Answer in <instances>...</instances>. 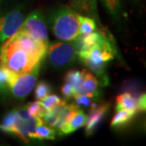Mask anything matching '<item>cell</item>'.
I'll list each match as a JSON object with an SVG mask.
<instances>
[{
	"label": "cell",
	"instance_id": "obj_1",
	"mask_svg": "<svg viewBox=\"0 0 146 146\" xmlns=\"http://www.w3.org/2000/svg\"><path fill=\"white\" fill-rule=\"evenodd\" d=\"M41 63V60L18 46L11 37L0 45L1 67L10 74L21 75L29 72Z\"/></svg>",
	"mask_w": 146,
	"mask_h": 146
},
{
	"label": "cell",
	"instance_id": "obj_2",
	"mask_svg": "<svg viewBox=\"0 0 146 146\" xmlns=\"http://www.w3.org/2000/svg\"><path fill=\"white\" fill-rule=\"evenodd\" d=\"M50 31L63 42H73L80 34L78 13L70 7H60L53 10L48 18Z\"/></svg>",
	"mask_w": 146,
	"mask_h": 146
},
{
	"label": "cell",
	"instance_id": "obj_3",
	"mask_svg": "<svg viewBox=\"0 0 146 146\" xmlns=\"http://www.w3.org/2000/svg\"><path fill=\"white\" fill-rule=\"evenodd\" d=\"M115 47L111 40L102 33L101 39L96 44L87 50L79 51L77 58L92 72L102 76L104 74L106 63L115 57Z\"/></svg>",
	"mask_w": 146,
	"mask_h": 146
},
{
	"label": "cell",
	"instance_id": "obj_4",
	"mask_svg": "<svg viewBox=\"0 0 146 146\" xmlns=\"http://www.w3.org/2000/svg\"><path fill=\"white\" fill-rule=\"evenodd\" d=\"M47 58L53 68L63 69L72 65L77 58L75 42H57L47 49Z\"/></svg>",
	"mask_w": 146,
	"mask_h": 146
},
{
	"label": "cell",
	"instance_id": "obj_5",
	"mask_svg": "<svg viewBox=\"0 0 146 146\" xmlns=\"http://www.w3.org/2000/svg\"><path fill=\"white\" fill-rule=\"evenodd\" d=\"M41 63L37 64L29 72L12 75L7 72L9 94L17 100H23L33 91L40 72Z\"/></svg>",
	"mask_w": 146,
	"mask_h": 146
},
{
	"label": "cell",
	"instance_id": "obj_6",
	"mask_svg": "<svg viewBox=\"0 0 146 146\" xmlns=\"http://www.w3.org/2000/svg\"><path fill=\"white\" fill-rule=\"evenodd\" d=\"M25 11L21 6L3 9L0 7V45L21 29Z\"/></svg>",
	"mask_w": 146,
	"mask_h": 146
},
{
	"label": "cell",
	"instance_id": "obj_7",
	"mask_svg": "<svg viewBox=\"0 0 146 146\" xmlns=\"http://www.w3.org/2000/svg\"><path fill=\"white\" fill-rule=\"evenodd\" d=\"M16 111L17 118L10 135L18 137L25 143H28L29 139H31L32 133L34 131L35 127L42 119L29 115L25 106H19L16 108Z\"/></svg>",
	"mask_w": 146,
	"mask_h": 146
},
{
	"label": "cell",
	"instance_id": "obj_8",
	"mask_svg": "<svg viewBox=\"0 0 146 146\" xmlns=\"http://www.w3.org/2000/svg\"><path fill=\"white\" fill-rule=\"evenodd\" d=\"M35 40L49 46L48 30L44 15L40 10H35L24 20L21 28Z\"/></svg>",
	"mask_w": 146,
	"mask_h": 146
},
{
	"label": "cell",
	"instance_id": "obj_9",
	"mask_svg": "<svg viewBox=\"0 0 146 146\" xmlns=\"http://www.w3.org/2000/svg\"><path fill=\"white\" fill-rule=\"evenodd\" d=\"M11 38L18 46L39 60L42 61L46 56L49 46L35 40L24 30L20 29L16 34L11 36Z\"/></svg>",
	"mask_w": 146,
	"mask_h": 146
},
{
	"label": "cell",
	"instance_id": "obj_10",
	"mask_svg": "<svg viewBox=\"0 0 146 146\" xmlns=\"http://www.w3.org/2000/svg\"><path fill=\"white\" fill-rule=\"evenodd\" d=\"M80 78L75 84L73 90V97L85 94L92 98L98 97V81L97 78L88 70H82L80 72Z\"/></svg>",
	"mask_w": 146,
	"mask_h": 146
},
{
	"label": "cell",
	"instance_id": "obj_11",
	"mask_svg": "<svg viewBox=\"0 0 146 146\" xmlns=\"http://www.w3.org/2000/svg\"><path fill=\"white\" fill-rule=\"evenodd\" d=\"M110 108V102H105L98 106L96 108L91 109V112L87 116V121L85 123V134L90 136L97 130L98 127L102 123L104 118L106 116Z\"/></svg>",
	"mask_w": 146,
	"mask_h": 146
},
{
	"label": "cell",
	"instance_id": "obj_12",
	"mask_svg": "<svg viewBox=\"0 0 146 146\" xmlns=\"http://www.w3.org/2000/svg\"><path fill=\"white\" fill-rule=\"evenodd\" d=\"M70 7L80 15L91 17L100 23L97 0H71Z\"/></svg>",
	"mask_w": 146,
	"mask_h": 146
},
{
	"label": "cell",
	"instance_id": "obj_13",
	"mask_svg": "<svg viewBox=\"0 0 146 146\" xmlns=\"http://www.w3.org/2000/svg\"><path fill=\"white\" fill-rule=\"evenodd\" d=\"M87 121V115L83 110L78 109L72 116L70 120L59 127V133L61 135H69L79 128L85 125Z\"/></svg>",
	"mask_w": 146,
	"mask_h": 146
},
{
	"label": "cell",
	"instance_id": "obj_14",
	"mask_svg": "<svg viewBox=\"0 0 146 146\" xmlns=\"http://www.w3.org/2000/svg\"><path fill=\"white\" fill-rule=\"evenodd\" d=\"M137 110H123L116 111L110 122V127L113 129H122L127 126L137 114Z\"/></svg>",
	"mask_w": 146,
	"mask_h": 146
},
{
	"label": "cell",
	"instance_id": "obj_15",
	"mask_svg": "<svg viewBox=\"0 0 146 146\" xmlns=\"http://www.w3.org/2000/svg\"><path fill=\"white\" fill-rule=\"evenodd\" d=\"M137 98L138 97L130 92H124L118 95L115 100V110H137Z\"/></svg>",
	"mask_w": 146,
	"mask_h": 146
},
{
	"label": "cell",
	"instance_id": "obj_16",
	"mask_svg": "<svg viewBox=\"0 0 146 146\" xmlns=\"http://www.w3.org/2000/svg\"><path fill=\"white\" fill-rule=\"evenodd\" d=\"M55 136H56L55 129L50 126L46 125L44 123V121L42 120L40 123L36 125L34 131L32 133L31 139L40 140V141H43V140L52 141L55 139Z\"/></svg>",
	"mask_w": 146,
	"mask_h": 146
},
{
	"label": "cell",
	"instance_id": "obj_17",
	"mask_svg": "<svg viewBox=\"0 0 146 146\" xmlns=\"http://www.w3.org/2000/svg\"><path fill=\"white\" fill-rule=\"evenodd\" d=\"M101 2L111 17L119 21L122 12V0H101Z\"/></svg>",
	"mask_w": 146,
	"mask_h": 146
},
{
	"label": "cell",
	"instance_id": "obj_18",
	"mask_svg": "<svg viewBox=\"0 0 146 146\" xmlns=\"http://www.w3.org/2000/svg\"><path fill=\"white\" fill-rule=\"evenodd\" d=\"M78 20L80 24V33L81 35H88L96 30L97 23L93 18L78 14Z\"/></svg>",
	"mask_w": 146,
	"mask_h": 146
},
{
	"label": "cell",
	"instance_id": "obj_19",
	"mask_svg": "<svg viewBox=\"0 0 146 146\" xmlns=\"http://www.w3.org/2000/svg\"><path fill=\"white\" fill-rule=\"evenodd\" d=\"M17 118L16 109L8 111L0 122V131L6 134H11Z\"/></svg>",
	"mask_w": 146,
	"mask_h": 146
},
{
	"label": "cell",
	"instance_id": "obj_20",
	"mask_svg": "<svg viewBox=\"0 0 146 146\" xmlns=\"http://www.w3.org/2000/svg\"><path fill=\"white\" fill-rule=\"evenodd\" d=\"M25 108L29 113V115L35 118H40L42 119L43 115L46 112V110L44 109L41 101H36L33 102H30L25 106Z\"/></svg>",
	"mask_w": 146,
	"mask_h": 146
},
{
	"label": "cell",
	"instance_id": "obj_21",
	"mask_svg": "<svg viewBox=\"0 0 146 146\" xmlns=\"http://www.w3.org/2000/svg\"><path fill=\"white\" fill-rule=\"evenodd\" d=\"M50 93H51L50 84L46 81H40L36 84L35 92H34V97L36 100L42 101Z\"/></svg>",
	"mask_w": 146,
	"mask_h": 146
},
{
	"label": "cell",
	"instance_id": "obj_22",
	"mask_svg": "<svg viewBox=\"0 0 146 146\" xmlns=\"http://www.w3.org/2000/svg\"><path fill=\"white\" fill-rule=\"evenodd\" d=\"M65 100H62L56 94H50L49 95H47L45 98H43L41 102H42V104L44 107V109L46 110H48L54 107L55 106L62 103Z\"/></svg>",
	"mask_w": 146,
	"mask_h": 146
},
{
	"label": "cell",
	"instance_id": "obj_23",
	"mask_svg": "<svg viewBox=\"0 0 146 146\" xmlns=\"http://www.w3.org/2000/svg\"><path fill=\"white\" fill-rule=\"evenodd\" d=\"M7 79V72L2 68L0 64V97L5 98L9 94Z\"/></svg>",
	"mask_w": 146,
	"mask_h": 146
},
{
	"label": "cell",
	"instance_id": "obj_24",
	"mask_svg": "<svg viewBox=\"0 0 146 146\" xmlns=\"http://www.w3.org/2000/svg\"><path fill=\"white\" fill-rule=\"evenodd\" d=\"M80 72L78 70H71L67 72L64 81L68 82V83L72 84L73 86H75V84L79 81V80L80 78Z\"/></svg>",
	"mask_w": 146,
	"mask_h": 146
},
{
	"label": "cell",
	"instance_id": "obj_25",
	"mask_svg": "<svg viewBox=\"0 0 146 146\" xmlns=\"http://www.w3.org/2000/svg\"><path fill=\"white\" fill-rule=\"evenodd\" d=\"M74 98L76 102V104L82 105V106H84L85 107H89L92 104V99L93 98L88 95H85V94H80V95L75 96Z\"/></svg>",
	"mask_w": 146,
	"mask_h": 146
},
{
	"label": "cell",
	"instance_id": "obj_26",
	"mask_svg": "<svg viewBox=\"0 0 146 146\" xmlns=\"http://www.w3.org/2000/svg\"><path fill=\"white\" fill-rule=\"evenodd\" d=\"M73 90H74V86L72 84L65 82L61 88V93L63 94L64 98L69 99L73 97Z\"/></svg>",
	"mask_w": 146,
	"mask_h": 146
},
{
	"label": "cell",
	"instance_id": "obj_27",
	"mask_svg": "<svg viewBox=\"0 0 146 146\" xmlns=\"http://www.w3.org/2000/svg\"><path fill=\"white\" fill-rule=\"evenodd\" d=\"M146 109V95L145 93L139 95L137 98V110L140 111H145Z\"/></svg>",
	"mask_w": 146,
	"mask_h": 146
}]
</instances>
